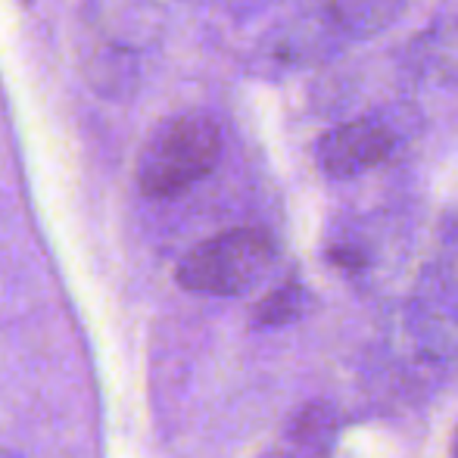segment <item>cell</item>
I'll use <instances>...</instances> for the list:
<instances>
[{"label": "cell", "instance_id": "obj_1", "mask_svg": "<svg viewBox=\"0 0 458 458\" xmlns=\"http://www.w3.org/2000/svg\"><path fill=\"white\" fill-rule=\"evenodd\" d=\"M222 157V128L206 113H182L153 128L138 157V187L150 199H172L199 184Z\"/></svg>", "mask_w": 458, "mask_h": 458}, {"label": "cell", "instance_id": "obj_2", "mask_svg": "<svg viewBox=\"0 0 458 458\" xmlns=\"http://www.w3.org/2000/svg\"><path fill=\"white\" fill-rule=\"evenodd\" d=\"M405 6L409 0H315L277 31L275 56L284 63L325 60L334 50L390 29Z\"/></svg>", "mask_w": 458, "mask_h": 458}, {"label": "cell", "instance_id": "obj_3", "mask_svg": "<svg viewBox=\"0 0 458 458\" xmlns=\"http://www.w3.org/2000/svg\"><path fill=\"white\" fill-rule=\"evenodd\" d=\"M275 241L262 228H231L209 237L178 262V284L203 296H241L275 266Z\"/></svg>", "mask_w": 458, "mask_h": 458}, {"label": "cell", "instance_id": "obj_4", "mask_svg": "<svg viewBox=\"0 0 458 458\" xmlns=\"http://www.w3.org/2000/svg\"><path fill=\"white\" fill-rule=\"evenodd\" d=\"M396 147V134L380 119H356L331 128L315 144V163L331 182H352L377 169Z\"/></svg>", "mask_w": 458, "mask_h": 458}, {"label": "cell", "instance_id": "obj_5", "mask_svg": "<svg viewBox=\"0 0 458 458\" xmlns=\"http://www.w3.org/2000/svg\"><path fill=\"white\" fill-rule=\"evenodd\" d=\"M409 69L430 85L458 88V16L437 22L409 44Z\"/></svg>", "mask_w": 458, "mask_h": 458}, {"label": "cell", "instance_id": "obj_6", "mask_svg": "<svg viewBox=\"0 0 458 458\" xmlns=\"http://www.w3.org/2000/svg\"><path fill=\"white\" fill-rule=\"evenodd\" d=\"M302 312H306V290L300 284H284V287H275L272 293H266L256 302L250 321L256 327H284L300 321Z\"/></svg>", "mask_w": 458, "mask_h": 458}, {"label": "cell", "instance_id": "obj_7", "mask_svg": "<svg viewBox=\"0 0 458 458\" xmlns=\"http://www.w3.org/2000/svg\"><path fill=\"white\" fill-rule=\"evenodd\" d=\"M293 437L302 443V446H327L334 437V415L325 403H312L300 411L296 418V428H293Z\"/></svg>", "mask_w": 458, "mask_h": 458}, {"label": "cell", "instance_id": "obj_8", "mask_svg": "<svg viewBox=\"0 0 458 458\" xmlns=\"http://www.w3.org/2000/svg\"><path fill=\"white\" fill-rule=\"evenodd\" d=\"M0 458H19L16 453H6V449H0Z\"/></svg>", "mask_w": 458, "mask_h": 458}, {"label": "cell", "instance_id": "obj_9", "mask_svg": "<svg viewBox=\"0 0 458 458\" xmlns=\"http://www.w3.org/2000/svg\"><path fill=\"white\" fill-rule=\"evenodd\" d=\"M455 453H458V440H455Z\"/></svg>", "mask_w": 458, "mask_h": 458}]
</instances>
